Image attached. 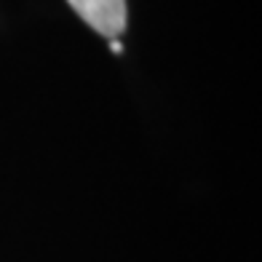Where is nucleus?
<instances>
[{
  "mask_svg": "<svg viewBox=\"0 0 262 262\" xmlns=\"http://www.w3.org/2000/svg\"><path fill=\"white\" fill-rule=\"evenodd\" d=\"M75 14L107 40L118 38L128 25L126 0H67Z\"/></svg>",
  "mask_w": 262,
  "mask_h": 262,
  "instance_id": "1",
  "label": "nucleus"
},
{
  "mask_svg": "<svg viewBox=\"0 0 262 262\" xmlns=\"http://www.w3.org/2000/svg\"><path fill=\"white\" fill-rule=\"evenodd\" d=\"M110 51H113V54H123V43L118 40V38H113V40H110Z\"/></svg>",
  "mask_w": 262,
  "mask_h": 262,
  "instance_id": "2",
  "label": "nucleus"
}]
</instances>
